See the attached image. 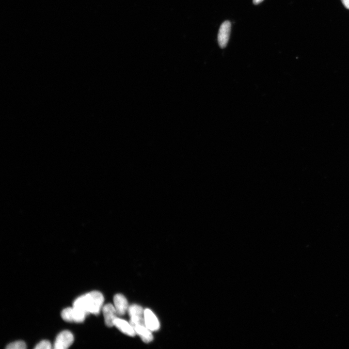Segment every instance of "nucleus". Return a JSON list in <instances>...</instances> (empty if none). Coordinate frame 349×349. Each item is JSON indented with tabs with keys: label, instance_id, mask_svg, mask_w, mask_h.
<instances>
[{
	"label": "nucleus",
	"instance_id": "8",
	"mask_svg": "<svg viewBox=\"0 0 349 349\" xmlns=\"http://www.w3.org/2000/svg\"><path fill=\"white\" fill-rule=\"evenodd\" d=\"M115 308L119 316H123L128 310V302L125 297L121 294H117L113 297Z\"/></svg>",
	"mask_w": 349,
	"mask_h": 349
},
{
	"label": "nucleus",
	"instance_id": "4",
	"mask_svg": "<svg viewBox=\"0 0 349 349\" xmlns=\"http://www.w3.org/2000/svg\"><path fill=\"white\" fill-rule=\"evenodd\" d=\"M144 311L141 306L137 304H133L128 307V313L130 317L129 323L131 325L135 324L145 325Z\"/></svg>",
	"mask_w": 349,
	"mask_h": 349
},
{
	"label": "nucleus",
	"instance_id": "11",
	"mask_svg": "<svg viewBox=\"0 0 349 349\" xmlns=\"http://www.w3.org/2000/svg\"><path fill=\"white\" fill-rule=\"evenodd\" d=\"M26 345L24 341H17L11 343L7 345V349H25L26 348Z\"/></svg>",
	"mask_w": 349,
	"mask_h": 349
},
{
	"label": "nucleus",
	"instance_id": "10",
	"mask_svg": "<svg viewBox=\"0 0 349 349\" xmlns=\"http://www.w3.org/2000/svg\"><path fill=\"white\" fill-rule=\"evenodd\" d=\"M114 326L123 333L130 336H134L136 334L130 323L124 319L117 318L114 321Z\"/></svg>",
	"mask_w": 349,
	"mask_h": 349
},
{
	"label": "nucleus",
	"instance_id": "13",
	"mask_svg": "<svg viewBox=\"0 0 349 349\" xmlns=\"http://www.w3.org/2000/svg\"><path fill=\"white\" fill-rule=\"evenodd\" d=\"M341 1L344 6L349 9V0H341Z\"/></svg>",
	"mask_w": 349,
	"mask_h": 349
},
{
	"label": "nucleus",
	"instance_id": "1",
	"mask_svg": "<svg viewBox=\"0 0 349 349\" xmlns=\"http://www.w3.org/2000/svg\"><path fill=\"white\" fill-rule=\"evenodd\" d=\"M103 302L102 294L97 291H92L77 298L74 301L73 306L83 311L87 315L90 313L97 315Z\"/></svg>",
	"mask_w": 349,
	"mask_h": 349
},
{
	"label": "nucleus",
	"instance_id": "3",
	"mask_svg": "<svg viewBox=\"0 0 349 349\" xmlns=\"http://www.w3.org/2000/svg\"><path fill=\"white\" fill-rule=\"evenodd\" d=\"M74 341L73 334L68 330L61 332L56 337L54 344L55 349H66L69 348Z\"/></svg>",
	"mask_w": 349,
	"mask_h": 349
},
{
	"label": "nucleus",
	"instance_id": "5",
	"mask_svg": "<svg viewBox=\"0 0 349 349\" xmlns=\"http://www.w3.org/2000/svg\"><path fill=\"white\" fill-rule=\"evenodd\" d=\"M231 23L224 21L221 25L218 34V42L221 48H224L228 43L231 31Z\"/></svg>",
	"mask_w": 349,
	"mask_h": 349
},
{
	"label": "nucleus",
	"instance_id": "7",
	"mask_svg": "<svg viewBox=\"0 0 349 349\" xmlns=\"http://www.w3.org/2000/svg\"><path fill=\"white\" fill-rule=\"evenodd\" d=\"M144 318L146 327L151 331H156L159 328V322L153 312L149 309L144 311Z\"/></svg>",
	"mask_w": 349,
	"mask_h": 349
},
{
	"label": "nucleus",
	"instance_id": "14",
	"mask_svg": "<svg viewBox=\"0 0 349 349\" xmlns=\"http://www.w3.org/2000/svg\"><path fill=\"white\" fill-rule=\"evenodd\" d=\"M263 0H253V2L254 4H258L261 3Z\"/></svg>",
	"mask_w": 349,
	"mask_h": 349
},
{
	"label": "nucleus",
	"instance_id": "2",
	"mask_svg": "<svg viewBox=\"0 0 349 349\" xmlns=\"http://www.w3.org/2000/svg\"><path fill=\"white\" fill-rule=\"evenodd\" d=\"M87 314L82 310L74 306L64 309L62 313V318L68 322H82Z\"/></svg>",
	"mask_w": 349,
	"mask_h": 349
},
{
	"label": "nucleus",
	"instance_id": "12",
	"mask_svg": "<svg viewBox=\"0 0 349 349\" xmlns=\"http://www.w3.org/2000/svg\"><path fill=\"white\" fill-rule=\"evenodd\" d=\"M51 348V343L49 341L46 340L41 341L34 347L35 349H50Z\"/></svg>",
	"mask_w": 349,
	"mask_h": 349
},
{
	"label": "nucleus",
	"instance_id": "9",
	"mask_svg": "<svg viewBox=\"0 0 349 349\" xmlns=\"http://www.w3.org/2000/svg\"><path fill=\"white\" fill-rule=\"evenodd\" d=\"M132 326L136 333L140 336L144 342L147 343L153 340V336L151 331L146 327L145 325L136 324Z\"/></svg>",
	"mask_w": 349,
	"mask_h": 349
},
{
	"label": "nucleus",
	"instance_id": "6",
	"mask_svg": "<svg viewBox=\"0 0 349 349\" xmlns=\"http://www.w3.org/2000/svg\"><path fill=\"white\" fill-rule=\"evenodd\" d=\"M102 311L106 326L109 327L114 326L118 315L114 306L111 303L106 304L103 306Z\"/></svg>",
	"mask_w": 349,
	"mask_h": 349
}]
</instances>
